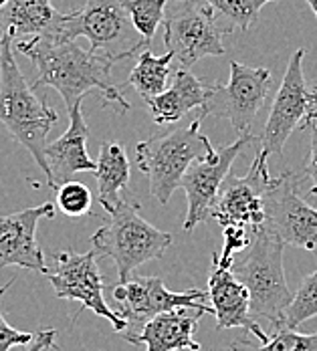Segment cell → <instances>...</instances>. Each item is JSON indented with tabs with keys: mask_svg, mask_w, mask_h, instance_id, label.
Masks as SVG:
<instances>
[{
	"mask_svg": "<svg viewBox=\"0 0 317 351\" xmlns=\"http://www.w3.org/2000/svg\"><path fill=\"white\" fill-rule=\"evenodd\" d=\"M16 51L27 55L36 67L35 89L53 87L61 93L67 111L81 106L83 97L99 91L104 106H113L117 111H130V104L121 93V85L111 83V69L124 57L83 49L75 40H61L55 36H35L21 40Z\"/></svg>",
	"mask_w": 317,
	"mask_h": 351,
	"instance_id": "1",
	"label": "cell"
},
{
	"mask_svg": "<svg viewBox=\"0 0 317 351\" xmlns=\"http://www.w3.org/2000/svg\"><path fill=\"white\" fill-rule=\"evenodd\" d=\"M12 40L6 33L0 36V123L47 174V136L59 121V113L29 85L12 55Z\"/></svg>",
	"mask_w": 317,
	"mask_h": 351,
	"instance_id": "2",
	"label": "cell"
},
{
	"mask_svg": "<svg viewBox=\"0 0 317 351\" xmlns=\"http://www.w3.org/2000/svg\"><path fill=\"white\" fill-rule=\"evenodd\" d=\"M285 243L265 224L253 230V241L231 263L233 275L250 293V315L263 317L275 329L285 327V311L293 301L283 269Z\"/></svg>",
	"mask_w": 317,
	"mask_h": 351,
	"instance_id": "3",
	"label": "cell"
},
{
	"mask_svg": "<svg viewBox=\"0 0 317 351\" xmlns=\"http://www.w3.org/2000/svg\"><path fill=\"white\" fill-rule=\"evenodd\" d=\"M200 123L202 119L196 117L184 128L164 136H152L136 145L138 170L148 178L150 194L160 204H168L174 190L182 188V178L194 162L218 156V149L200 132Z\"/></svg>",
	"mask_w": 317,
	"mask_h": 351,
	"instance_id": "4",
	"label": "cell"
},
{
	"mask_svg": "<svg viewBox=\"0 0 317 351\" xmlns=\"http://www.w3.org/2000/svg\"><path fill=\"white\" fill-rule=\"evenodd\" d=\"M172 241L170 232L156 228L141 216L140 202L134 198H121L117 208L109 212L106 224L91 237L97 254L115 263L119 281L134 277V271L148 261L162 258Z\"/></svg>",
	"mask_w": 317,
	"mask_h": 351,
	"instance_id": "5",
	"label": "cell"
},
{
	"mask_svg": "<svg viewBox=\"0 0 317 351\" xmlns=\"http://www.w3.org/2000/svg\"><path fill=\"white\" fill-rule=\"evenodd\" d=\"M85 36L93 51H106L124 59L138 57L145 40L136 31L126 0H85V4L65 14L57 38L75 40Z\"/></svg>",
	"mask_w": 317,
	"mask_h": 351,
	"instance_id": "6",
	"label": "cell"
},
{
	"mask_svg": "<svg viewBox=\"0 0 317 351\" xmlns=\"http://www.w3.org/2000/svg\"><path fill=\"white\" fill-rule=\"evenodd\" d=\"M303 59L305 49H297L291 55L269 111V119L259 138V149L269 156H281L291 134L295 130L309 128L312 119L317 117V87L307 85Z\"/></svg>",
	"mask_w": 317,
	"mask_h": 351,
	"instance_id": "7",
	"label": "cell"
},
{
	"mask_svg": "<svg viewBox=\"0 0 317 351\" xmlns=\"http://www.w3.org/2000/svg\"><path fill=\"white\" fill-rule=\"evenodd\" d=\"M273 75L265 67H247L231 61V77L226 83L209 85L207 101L196 117H224L235 128L237 136L250 134V125L269 99Z\"/></svg>",
	"mask_w": 317,
	"mask_h": 351,
	"instance_id": "8",
	"label": "cell"
},
{
	"mask_svg": "<svg viewBox=\"0 0 317 351\" xmlns=\"http://www.w3.org/2000/svg\"><path fill=\"white\" fill-rule=\"evenodd\" d=\"M47 279L51 282L57 299L79 301L81 311H91L95 315L107 319L113 325L115 333L126 329V319L117 311L109 309L104 297L106 282L97 265V250L91 248L87 252L61 250L53 252V267L47 271Z\"/></svg>",
	"mask_w": 317,
	"mask_h": 351,
	"instance_id": "9",
	"label": "cell"
},
{
	"mask_svg": "<svg viewBox=\"0 0 317 351\" xmlns=\"http://www.w3.org/2000/svg\"><path fill=\"white\" fill-rule=\"evenodd\" d=\"M111 299L117 307V313L128 323L119 333L124 339L140 333L141 327L152 317L178 307H196L212 315V305L207 303V291L188 289L184 293H172L160 277H130L128 281H119L111 291Z\"/></svg>",
	"mask_w": 317,
	"mask_h": 351,
	"instance_id": "10",
	"label": "cell"
},
{
	"mask_svg": "<svg viewBox=\"0 0 317 351\" xmlns=\"http://www.w3.org/2000/svg\"><path fill=\"white\" fill-rule=\"evenodd\" d=\"M301 172L287 170L271 178L265 192V226L285 246L317 250V208L307 204L299 192Z\"/></svg>",
	"mask_w": 317,
	"mask_h": 351,
	"instance_id": "11",
	"label": "cell"
},
{
	"mask_svg": "<svg viewBox=\"0 0 317 351\" xmlns=\"http://www.w3.org/2000/svg\"><path fill=\"white\" fill-rule=\"evenodd\" d=\"M222 35L212 8L204 2H178L164 19V45L186 69L207 57H222L226 53Z\"/></svg>",
	"mask_w": 317,
	"mask_h": 351,
	"instance_id": "12",
	"label": "cell"
},
{
	"mask_svg": "<svg viewBox=\"0 0 317 351\" xmlns=\"http://www.w3.org/2000/svg\"><path fill=\"white\" fill-rule=\"evenodd\" d=\"M267 160L269 154L259 149L247 174H228L224 180L212 210V218L222 230L241 228L253 232L257 226L265 224V192L271 182Z\"/></svg>",
	"mask_w": 317,
	"mask_h": 351,
	"instance_id": "13",
	"label": "cell"
},
{
	"mask_svg": "<svg viewBox=\"0 0 317 351\" xmlns=\"http://www.w3.org/2000/svg\"><path fill=\"white\" fill-rule=\"evenodd\" d=\"M255 141L250 134H243L231 145L218 149L214 160H200L190 166V170L182 178V190L186 192L188 212L182 224L184 232H192L198 224L212 218V210L218 198V192L224 180L231 174L233 162Z\"/></svg>",
	"mask_w": 317,
	"mask_h": 351,
	"instance_id": "14",
	"label": "cell"
},
{
	"mask_svg": "<svg viewBox=\"0 0 317 351\" xmlns=\"http://www.w3.org/2000/svg\"><path fill=\"white\" fill-rule=\"evenodd\" d=\"M43 218H55L53 202L0 216V267H19L47 275L49 267L36 243V226Z\"/></svg>",
	"mask_w": 317,
	"mask_h": 351,
	"instance_id": "15",
	"label": "cell"
},
{
	"mask_svg": "<svg viewBox=\"0 0 317 351\" xmlns=\"http://www.w3.org/2000/svg\"><path fill=\"white\" fill-rule=\"evenodd\" d=\"M211 277H209V299L212 305V315L216 317V329H245L257 337V341L265 343L269 335L259 327V323L250 315V293L239 281L228 267H224L218 258V252H212Z\"/></svg>",
	"mask_w": 317,
	"mask_h": 351,
	"instance_id": "16",
	"label": "cell"
},
{
	"mask_svg": "<svg viewBox=\"0 0 317 351\" xmlns=\"http://www.w3.org/2000/svg\"><path fill=\"white\" fill-rule=\"evenodd\" d=\"M87 138L89 128L83 117L81 106L73 107L69 111V128L65 134L53 143H47L45 158H47V184L57 190L61 184L73 180L79 172H95L97 162H93L87 154Z\"/></svg>",
	"mask_w": 317,
	"mask_h": 351,
	"instance_id": "17",
	"label": "cell"
},
{
	"mask_svg": "<svg viewBox=\"0 0 317 351\" xmlns=\"http://www.w3.org/2000/svg\"><path fill=\"white\" fill-rule=\"evenodd\" d=\"M204 309L196 307H178L152 317L140 333L126 339L132 346H143L145 351H200L202 346L194 339L198 319L204 315Z\"/></svg>",
	"mask_w": 317,
	"mask_h": 351,
	"instance_id": "18",
	"label": "cell"
},
{
	"mask_svg": "<svg viewBox=\"0 0 317 351\" xmlns=\"http://www.w3.org/2000/svg\"><path fill=\"white\" fill-rule=\"evenodd\" d=\"M65 14L51 0H6L0 6V31L12 38L59 36Z\"/></svg>",
	"mask_w": 317,
	"mask_h": 351,
	"instance_id": "19",
	"label": "cell"
},
{
	"mask_svg": "<svg viewBox=\"0 0 317 351\" xmlns=\"http://www.w3.org/2000/svg\"><path fill=\"white\" fill-rule=\"evenodd\" d=\"M209 85H204L192 71L180 67L174 73L172 85L150 99H143L152 119L158 125H174L194 109H202L207 101Z\"/></svg>",
	"mask_w": 317,
	"mask_h": 351,
	"instance_id": "20",
	"label": "cell"
},
{
	"mask_svg": "<svg viewBox=\"0 0 317 351\" xmlns=\"http://www.w3.org/2000/svg\"><path fill=\"white\" fill-rule=\"evenodd\" d=\"M130 160L126 154V147L117 141H104L99 145V158L95 168V180H97V196L99 204L109 214L117 208L121 202V192L128 190L130 184Z\"/></svg>",
	"mask_w": 317,
	"mask_h": 351,
	"instance_id": "21",
	"label": "cell"
},
{
	"mask_svg": "<svg viewBox=\"0 0 317 351\" xmlns=\"http://www.w3.org/2000/svg\"><path fill=\"white\" fill-rule=\"evenodd\" d=\"M172 59H176L172 51L158 57L152 51L143 49L138 55V63L132 69L126 83L130 87H134L143 99H150V97L164 93L168 89V79L172 73V69H170Z\"/></svg>",
	"mask_w": 317,
	"mask_h": 351,
	"instance_id": "22",
	"label": "cell"
},
{
	"mask_svg": "<svg viewBox=\"0 0 317 351\" xmlns=\"http://www.w3.org/2000/svg\"><path fill=\"white\" fill-rule=\"evenodd\" d=\"M209 4L216 16V23L224 35H233L235 31H248L269 2L275 0H200Z\"/></svg>",
	"mask_w": 317,
	"mask_h": 351,
	"instance_id": "23",
	"label": "cell"
},
{
	"mask_svg": "<svg viewBox=\"0 0 317 351\" xmlns=\"http://www.w3.org/2000/svg\"><path fill=\"white\" fill-rule=\"evenodd\" d=\"M231 351H317V331L305 335L291 327H281L275 329V333L265 343L237 339L231 343Z\"/></svg>",
	"mask_w": 317,
	"mask_h": 351,
	"instance_id": "24",
	"label": "cell"
},
{
	"mask_svg": "<svg viewBox=\"0 0 317 351\" xmlns=\"http://www.w3.org/2000/svg\"><path fill=\"white\" fill-rule=\"evenodd\" d=\"M166 4H168V0H126L130 19L148 47L156 35L158 27L164 25Z\"/></svg>",
	"mask_w": 317,
	"mask_h": 351,
	"instance_id": "25",
	"label": "cell"
},
{
	"mask_svg": "<svg viewBox=\"0 0 317 351\" xmlns=\"http://www.w3.org/2000/svg\"><path fill=\"white\" fill-rule=\"evenodd\" d=\"M317 317V271L303 277L293 301L285 311V327L297 329L303 321Z\"/></svg>",
	"mask_w": 317,
	"mask_h": 351,
	"instance_id": "26",
	"label": "cell"
},
{
	"mask_svg": "<svg viewBox=\"0 0 317 351\" xmlns=\"http://www.w3.org/2000/svg\"><path fill=\"white\" fill-rule=\"evenodd\" d=\"M55 194H57V208L69 218H79V216L91 212L93 196H91V190L83 182L69 180V182L61 184L55 190Z\"/></svg>",
	"mask_w": 317,
	"mask_h": 351,
	"instance_id": "27",
	"label": "cell"
},
{
	"mask_svg": "<svg viewBox=\"0 0 317 351\" xmlns=\"http://www.w3.org/2000/svg\"><path fill=\"white\" fill-rule=\"evenodd\" d=\"M12 282H14V279L0 287V299H2V295L12 287ZM33 337H35V333H29V331H21V329L10 327V325L6 323L4 315H2V311H0V351L12 350V348H16V346H29V343L33 341Z\"/></svg>",
	"mask_w": 317,
	"mask_h": 351,
	"instance_id": "28",
	"label": "cell"
},
{
	"mask_svg": "<svg viewBox=\"0 0 317 351\" xmlns=\"http://www.w3.org/2000/svg\"><path fill=\"white\" fill-rule=\"evenodd\" d=\"M309 132H312V147H309V156H307V160H305V164H303L301 174H303V178H309V180H312L309 194H312V196H317V117L312 119Z\"/></svg>",
	"mask_w": 317,
	"mask_h": 351,
	"instance_id": "29",
	"label": "cell"
},
{
	"mask_svg": "<svg viewBox=\"0 0 317 351\" xmlns=\"http://www.w3.org/2000/svg\"><path fill=\"white\" fill-rule=\"evenodd\" d=\"M55 339H57V329L53 327H43L35 331L33 341L27 346V351H45V350H55Z\"/></svg>",
	"mask_w": 317,
	"mask_h": 351,
	"instance_id": "30",
	"label": "cell"
},
{
	"mask_svg": "<svg viewBox=\"0 0 317 351\" xmlns=\"http://www.w3.org/2000/svg\"><path fill=\"white\" fill-rule=\"evenodd\" d=\"M307 4H309V8L314 10V14H316V19H317V0H305Z\"/></svg>",
	"mask_w": 317,
	"mask_h": 351,
	"instance_id": "31",
	"label": "cell"
},
{
	"mask_svg": "<svg viewBox=\"0 0 317 351\" xmlns=\"http://www.w3.org/2000/svg\"><path fill=\"white\" fill-rule=\"evenodd\" d=\"M174 2H200V0H174Z\"/></svg>",
	"mask_w": 317,
	"mask_h": 351,
	"instance_id": "32",
	"label": "cell"
},
{
	"mask_svg": "<svg viewBox=\"0 0 317 351\" xmlns=\"http://www.w3.org/2000/svg\"><path fill=\"white\" fill-rule=\"evenodd\" d=\"M4 2H6V0H0V6H2V4H4Z\"/></svg>",
	"mask_w": 317,
	"mask_h": 351,
	"instance_id": "33",
	"label": "cell"
},
{
	"mask_svg": "<svg viewBox=\"0 0 317 351\" xmlns=\"http://www.w3.org/2000/svg\"><path fill=\"white\" fill-rule=\"evenodd\" d=\"M180 351H190V350H180Z\"/></svg>",
	"mask_w": 317,
	"mask_h": 351,
	"instance_id": "34",
	"label": "cell"
}]
</instances>
